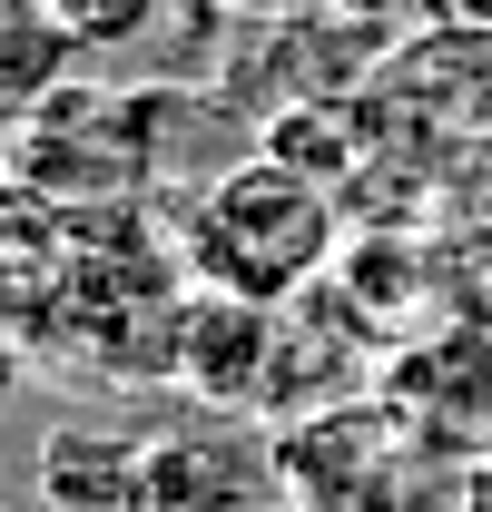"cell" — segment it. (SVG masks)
<instances>
[{
	"instance_id": "obj_2",
	"label": "cell",
	"mask_w": 492,
	"mask_h": 512,
	"mask_svg": "<svg viewBox=\"0 0 492 512\" xmlns=\"http://www.w3.org/2000/svg\"><path fill=\"white\" fill-rule=\"evenodd\" d=\"M10 158H20V188L50 197V207H119L148 188V158H158V109L148 89H50L30 119L10 128Z\"/></svg>"
},
{
	"instance_id": "obj_1",
	"label": "cell",
	"mask_w": 492,
	"mask_h": 512,
	"mask_svg": "<svg viewBox=\"0 0 492 512\" xmlns=\"http://www.w3.org/2000/svg\"><path fill=\"white\" fill-rule=\"evenodd\" d=\"M325 256H335V188L286 158H237L187 217V276L237 306L306 296Z\"/></svg>"
},
{
	"instance_id": "obj_4",
	"label": "cell",
	"mask_w": 492,
	"mask_h": 512,
	"mask_svg": "<svg viewBox=\"0 0 492 512\" xmlns=\"http://www.w3.org/2000/svg\"><path fill=\"white\" fill-rule=\"evenodd\" d=\"M414 119L463 128V138H492V30H424L404 50H384L374 69Z\"/></svg>"
},
{
	"instance_id": "obj_8",
	"label": "cell",
	"mask_w": 492,
	"mask_h": 512,
	"mask_svg": "<svg viewBox=\"0 0 492 512\" xmlns=\"http://www.w3.org/2000/svg\"><path fill=\"white\" fill-rule=\"evenodd\" d=\"M10 394H20V335L0 325V414H10Z\"/></svg>"
},
{
	"instance_id": "obj_5",
	"label": "cell",
	"mask_w": 492,
	"mask_h": 512,
	"mask_svg": "<svg viewBox=\"0 0 492 512\" xmlns=\"http://www.w3.org/2000/svg\"><path fill=\"white\" fill-rule=\"evenodd\" d=\"M138 453H148V434L69 414V424H50V434H40L30 493H40L50 512H128V503H138Z\"/></svg>"
},
{
	"instance_id": "obj_7",
	"label": "cell",
	"mask_w": 492,
	"mask_h": 512,
	"mask_svg": "<svg viewBox=\"0 0 492 512\" xmlns=\"http://www.w3.org/2000/svg\"><path fill=\"white\" fill-rule=\"evenodd\" d=\"M433 30H492V0H414Z\"/></svg>"
},
{
	"instance_id": "obj_6",
	"label": "cell",
	"mask_w": 492,
	"mask_h": 512,
	"mask_svg": "<svg viewBox=\"0 0 492 512\" xmlns=\"http://www.w3.org/2000/svg\"><path fill=\"white\" fill-rule=\"evenodd\" d=\"M40 10L69 30V50H138L168 0H40Z\"/></svg>"
},
{
	"instance_id": "obj_3",
	"label": "cell",
	"mask_w": 492,
	"mask_h": 512,
	"mask_svg": "<svg viewBox=\"0 0 492 512\" xmlns=\"http://www.w3.org/2000/svg\"><path fill=\"white\" fill-rule=\"evenodd\" d=\"M266 503V453L227 424H158L138 453V503L128 512H246Z\"/></svg>"
}]
</instances>
